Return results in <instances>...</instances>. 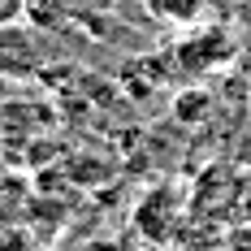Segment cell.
I'll return each instance as SVG.
<instances>
[{
  "label": "cell",
  "mask_w": 251,
  "mask_h": 251,
  "mask_svg": "<svg viewBox=\"0 0 251 251\" xmlns=\"http://www.w3.org/2000/svg\"><path fill=\"white\" fill-rule=\"evenodd\" d=\"M208 4H212V13H221V18H226V13H234L243 0H208Z\"/></svg>",
  "instance_id": "277c9868"
},
{
  "label": "cell",
  "mask_w": 251,
  "mask_h": 251,
  "mask_svg": "<svg viewBox=\"0 0 251 251\" xmlns=\"http://www.w3.org/2000/svg\"><path fill=\"white\" fill-rule=\"evenodd\" d=\"M143 13L165 30H191L212 13V4L208 0H143Z\"/></svg>",
  "instance_id": "3957f363"
},
{
  "label": "cell",
  "mask_w": 251,
  "mask_h": 251,
  "mask_svg": "<svg viewBox=\"0 0 251 251\" xmlns=\"http://www.w3.org/2000/svg\"><path fill=\"white\" fill-rule=\"evenodd\" d=\"M229 56H234V35H229L221 22L212 26H191L186 30V39L177 44V61H182V70H221L229 65Z\"/></svg>",
  "instance_id": "7a4b0ae2"
},
{
  "label": "cell",
  "mask_w": 251,
  "mask_h": 251,
  "mask_svg": "<svg viewBox=\"0 0 251 251\" xmlns=\"http://www.w3.org/2000/svg\"><path fill=\"white\" fill-rule=\"evenodd\" d=\"M0 74L9 82H30L44 74V39L30 18H4L0 22Z\"/></svg>",
  "instance_id": "6da1fadb"
},
{
  "label": "cell",
  "mask_w": 251,
  "mask_h": 251,
  "mask_svg": "<svg viewBox=\"0 0 251 251\" xmlns=\"http://www.w3.org/2000/svg\"><path fill=\"white\" fill-rule=\"evenodd\" d=\"M82 251H122V247H117V243H108V238H100V243H87Z\"/></svg>",
  "instance_id": "5b68a950"
},
{
  "label": "cell",
  "mask_w": 251,
  "mask_h": 251,
  "mask_svg": "<svg viewBox=\"0 0 251 251\" xmlns=\"http://www.w3.org/2000/svg\"><path fill=\"white\" fill-rule=\"evenodd\" d=\"M4 100H9V78L0 74V104H4Z\"/></svg>",
  "instance_id": "8992f818"
}]
</instances>
